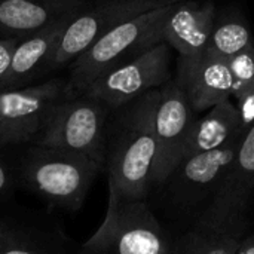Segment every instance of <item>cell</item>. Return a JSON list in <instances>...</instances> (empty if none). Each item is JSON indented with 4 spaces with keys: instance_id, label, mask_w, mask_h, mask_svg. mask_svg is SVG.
I'll list each match as a JSON object with an SVG mask.
<instances>
[{
    "instance_id": "obj_1",
    "label": "cell",
    "mask_w": 254,
    "mask_h": 254,
    "mask_svg": "<svg viewBox=\"0 0 254 254\" xmlns=\"http://www.w3.org/2000/svg\"><path fill=\"white\" fill-rule=\"evenodd\" d=\"M159 88L149 91L118 109L107 129L106 171L109 177V204L144 201L150 192V177L156 158L155 109Z\"/></svg>"
},
{
    "instance_id": "obj_2",
    "label": "cell",
    "mask_w": 254,
    "mask_h": 254,
    "mask_svg": "<svg viewBox=\"0 0 254 254\" xmlns=\"http://www.w3.org/2000/svg\"><path fill=\"white\" fill-rule=\"evenodd\" d=\"M177 1L122 22L83 52L71 64V76L68 82V92L71 97L82 95L107 71L165 42L164 27Z\"/></svg>"
},
{
    "instance_id": "obj_3",
    "label": "cell",
    "mask_w": 254,
    "mask_h": 254,
    "mask_svg": "<svg viewBox=\"0 0 254 254\" xmlns=\"http://www.w3.org/2000/svg\"><path fill=\"white\" fill-rule=\"evenodd\" d=\"M104 167L94 159L60 149L33 144L24 156V185L51 205L68 211L79 210Z\"/></svg>"
},
{
    "instance_id": "obj_4",
    "label": "cell",
    "mask_w": 254,
    "mask_h": 254,
    "mask_svg": "<svg viewBox=\"0 0 254 254\" xmlns=\"http://www.w3.org/2000/svg\"><path fill=\"white\" fill-rule=\"evenodd\" d=\"M109 112L88 95L64 98L45 118L34 144L83 155L106 167Z\"/></svg>"
},
{
    "instance_id": "obj_5",
    "label": "cell",
    "mask_w": 254,
    "mask_h": 254,
    "mask_svg": "<svg viewBox=\"0 0 254 254\" xmlns=\"http://www.w3.org/2000/svg\"><path fill=\"white\" fill-rule=\"evenodd\" d=\"M173 243L144 201L107 208L97 232L77 254H170Z\"/></svg>"
},
{
    "instance_id": "obj_6",
    "label": "cell",
    "mask_w": 254,
    "mask_h": 254,
    "mask_svg": "<svg viewBox=\"0 0 254 254\" xmlns=\"http://www.w3.org/2000/svg\"><path fill=\"white\" fill-rule=\"evenodd\" d=\"M174 1L177 0H103L89 9H82L61 34L55 49L43 65V70H54L73 64L98 39L115 27L144 12Z\"/></svg>"
},
{
    "instance_id": "obj_7",
    "label": "cell",
    "mask_w": 254,
    "mask_h": 254,
    "mask_svg": "<svg viewBox=\"0 0 254 254\" xmlns=\"http://www.w3.org/2000/svg\"><path fill=\"white\" fill-rule=\"evenodd\" d=\"M171 46L165 42L98 77L82 95L118 110L149 91L162 88L171 77Z\"/></svg>"
},
{
    "instance_id": "obj_8",
    "label": "cell",
    "mask_w": 254,
    "mask_h": 254,
    "mask_svg": "<svg viewBox=\"0 0 254 254\" xmlns=\"http://www.w3.org/2000/svg\"><path fill=\"white\" fill-rule=\"evenodd\" d=\"M196 121V112L174 79L159 88L155 109L156 158L150 177L152 188L164 186L185 159Z\"/></svg>"
},
{
    "instance_id": "obj_9",
    "label": "cell",
    "mask_w": 254,
    "mask_h": 254,
    "mask_svg": "<svg viewBox=\"0 0 254 254\" xmlns=\"http://www.w3.org/2000/svg\"><path fill=\"white\" fill-rule=\"evenodd\" d=\"M254 190V124L246 132L241 146L210 205L196 225L216 231H246L247 210Z\"/></svg>"
},
{
    "instance_id": "obj_10",
    "label": "cell",
    "mask_w": 254,
    "mask_h": 254,
    "mask_svg": "<svg viewBox=\"0 0 254 254\" xmlns=\"http://www.w3.org/2000/svg\"><path fill=\"white\" fill-rule=\"evenodd\" d=\"M244 137L216 150L189 156L180 162L165 185H170L173 199L180 205H190L216 195Z\"/></svg>"
},
{
    "instance_id": "obj_11",
    "label": "cell",
    "mask_w": 254,
    "mask_h": 254,
    "mask_svg": "<svg viewBox=\"0 0 254 254\" xmlns=\"http://www.w3.org/2000/svg\"><path fill=\"white\" fill-rule=\"evenodd\" d=\"M174 82L196 113L207 112L232 97V74L228 60L207 49L193 57H179Z\"/></svg>"
},
{
    "instance_id": "obj_12",
    "label": "cell",
    "mask_w": 254,
    "mask_h": 254,
    "mask_svg": "<svg viewBox=\"0 0 254 254\" xmlns=\"http://www.w3.org/2000/svg\"><path fill=\"white\" fill-rule=\"evenodd\" d=\"M216 25V6L211 1H177L164 27V40L180 57L202 54Z\"/></svg>"
},
{
    "instance_id": "obj_13",
    "label": "cell",
    "mask_w": 254,
    "mask_h": 254,
    "mask_svg": "<svg viewBox=\"0 0 254 254\" xmlns=\"http://www.w3.org/2000/svg\"><path fill=\"white\" fill-rule=\"evenodd\" d=\"M85 0H0V37L22 39L80 12Z\"/></svg>"
},
{
    "instance_id": "obj_14",
    "label": "cell",
    "mask_w": 254,
    "mask_h": 254,
    "mask_svg": "<svg viewBox=\"0 0 254 254\" xmlns=\"http://www.w3.org/2000/svg\"><path fill=\"white\" fill-rule=\"evenodd\" d=\"M77 13L64 16L45 28L19 39L0 91L21 88V85L25 83L37 68L43 70V65L55 49L61 34Z\"/></svg>"
},
{
    "instance_id": "obj_15",
    "label": "cell",
    "mask_w": 254,
    "mask_h": 254,
    "mask_svg": "<svg viewBox=\"0 0 254 254\" xmlns=\"http://www.w3.org/2000/svg\"><path fill=\"white\" fill-rule=\"evenodd\" d=\"M246 132L247 129L243 125L237 104L231 100L222 101L211 107L205 116L198 118L185 152V159L198 153L216 150L240 137H244Z\"/></svg>"
},
{
    "instance_id": "obj_16",
    "label": "cell",
    "mask_w": 254,
    "mask_h": 254,
    "mask_svg": "<svg viewBox=\"0 0 254 254\" xmlns=\"http://www.w3.org/2000/svg\"><path fill=\"white\" fill-rule=\"evenodd\" d=\"M68 86L60 79L40 85L0 91V119L7 121H45L48 113L64 100Z\"/></svg>"
},
{
    "instance_id": "obj_17",
    "label": "cell",
    "mask_w": 254,
    "mask_h": 254,
    "mask_svg": "<svg viewBox=\"0 0 254 254\" xmlns=\"http://www.w3.org/2000/svg\"><path fill=\"white\" fill-rule=\"evenodd\" d=\"M244 234L216 231L195 225L173 243L170 254H235Z\"/></svg>"
},
{
    "instance_id": "obj_18",
    "label": "cell",
    "mask_w": 254,
    "mask_h": 254,
    "mask_svg": "<svg viewBox=\"0 0 254 254\" xmlns=\"http://www.w3.org/2000/svg\"><path fill=\"white\" fill-rule=\"evenodd\" d=\"M253 42L252 33L244 21L228 18L220 22L216 21L207 51L223 60H229Z\"/></svg>"
},
{
    "instance_id": "obj_19",
    "label": "cell",
    "mask_w": 254,
    "mask_h": 254,
    "mask_svg": "<svg viewBox=\"0 0 254 254\" xmlns=\"http://www.w3.org/2000/svg\"><path fill=\"white\" fill-rule=\"evenodd\" d=\"M232 74V97L240 98L254 85V42L228 60Z\"/></svg>"
},
{
    "instance_id": "obj_20",
    "label": "cell",
    "mask_w": 254,
    "mask_h": 254,
    "mask_svg": "<svg viewBox=\"0 0 254 254\" xmlns=\"http://www.w3.org/2000/svg\"><path fill=\"white\" fill-rule=\"evenodd\" d=\"M42 121H7L0 119V149L34 141L42 129Z\"/></svg>"
},
{
    "instance_id": "obj_21",
    "label": "cell",
    "mask_w": 254,
    "mask_h": 254,
    "mask_svg": "<svg viewBox=\"0 0 254 254\" xmlns=\"http://www.w3.org/2000/svg\"><path fill=\"white\" fill-rule=\"evenodd\" d=\"M0 254H46L27 235L0 220Z\"/></svg>"
},
{
    "instance_id": "obj_22",
    "label": "cell",
    "mask_w": 254,
    "mask_h": 254,
    "mask_svg": "<svg viewBox=\"0 0 254 254\" xmlns=\"http://www.w3.org/2000/svg\"><path fill=\"white\" fill-rule=\"evenodd\" d=\"M18 37H0V86L9 70L13 51L18 45Z\"/></svg>"
},
{
    "instance_id": "obj_23",
    "label": "cell",
    "mask_w": 254,
    "mask_h": 254,
    "mask_svg": "<svg viewBox=\"0 0 254 254\" xmlns=\"http://www.w3.org/2000/svg\"><path fill=\"white\" fill-rule=\"evenodd\" d=\"M237 101H238L237 107L241 115L243 125L249 131V128L254 124V85L246 94H243Z\"/></svg>"
},
{
    "instance_id": "obj_24",
    "label": "cell",
    "mask_w": 254,
    "mask_h": 254,
    "mask_svg": "<svg viewBox=\"0 0 254 254\" xmlns=\"http://www.w3.org/2000/svg\"><path fill=\"white\" fill-rule=\"evenodd\" d=\"M15 171L10 162L0 155V196L6 195L15 186Z\"/></svg>"
},
{
    "instance_id": "obj_25",
    "label": "cell",
    "mask_w": 254,
    "mask_h": 254,
    "mask_svg": "<svg viewBox=\"0 0 254 254\" xmlns=\"http://www.w3.org/2000/svg\"><path fill=\"white\" fill-rule=\"evenodd\" d=\"M235 254H254V235L244 238Z\"/></svg>"
}]
</instances>
